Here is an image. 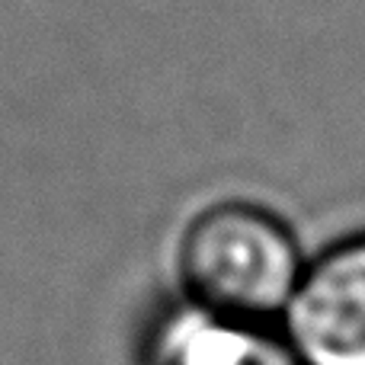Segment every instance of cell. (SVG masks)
<instances>
[{"mask_svg":"<svg viewBox=\"0 0 365 365\" xmlns=\"http://www.w3.org/2000/svg\"><path fill=\"white\" fill-rule=\"evenodd\" d=\"M308 259L282 215L247 199L199 208L177 240L182 298L247 321L279 324Z\"/></svg>","mask_w":365,"mask_h":365,"instance_id":"1","label":"cell"},{"mask_svg":"<svg viewBox=\"0 0 365 365\" xmlns=\"http://www.w3.org/2000/svg\"><path fill=\"white\" fill-rule=\"evenodd\" d=\"M145 365H302L272 321L218 314L180 298L151 324Z\"/></svg>","mask_w":365,"mask_h":365,"instance_id":"3","label":"cell"},{"mask_svg":"<svg viewBox=\"0 0 365 365\" xmlns=\"http://www.w3.org/2000/svg\"><path fill=\"white\" fill-rule=\"evenodd\" d=\"M279 330L302 365H365V231L308 259Z\"/></svg>","mask_w":365,"mask_h":365,"instance_id":"2","label":"cell"}]
</instances>
